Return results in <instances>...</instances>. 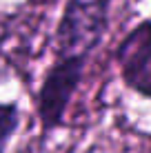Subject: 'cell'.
I'll return each instance as SVG.
<instances>
[{"mask_svg":"<svg viewBox=\"0 0 151 153\" xmlns=\"http://www.w3.org/2000/svg\"><path fill=\"white\" fill-rule=\"evenodd\" d=\"M111 0H67L56 27L58 58H89L109 29Z\"/></svg>","mask_w":151,"mask_h":153,"instance_id":"cell-1","label":"cell"},{"mask_svg":"<svg viewBox=\"0 0 151 153\" xmlns=\"http://www.w3.org/2000/svg\"><path fill=\"white\" fill-rule=\"evenodd\" d=\"M85 65V58H56L47 69L38 91V118L47 133L65 122V113L80 87Z\"/></svg>","mask_w":151,"mask_h":153,"instance_id":"cell-2","label":"cell"},{"mask_svg":"<svg viewBox=\"0 0 151 153\" xmlns=\"http://www.w3.org/2000/svg\"><path fill=\"white\" fill-rule=\"evenodd\" d=\"M122 82L138 96L151 100V20H142L116 49Z\"/></svg>","mask_w":151,"mask_h":153,"instance_id":"cell-3","label":"cell"},{"mask_svg":"<svg viewBox=\"0 0 151 153\" xmlns=\"http://www.w3.org/2000/svg\"><path fill=\"white\" fill-rule=\"evenodd\" d=\"M20 126V109L16 102H0V153H4L9 140Z\"/></svg>","mask_w":151,"mask_h":153,"instance_id":"cell-4","label":"cell"},{"mask_svg":"<svg viewBox=\"0 0 151 153\" xmlns=\"http://www.w3.org/2000/svg\"><path fill=\"white\" fill-rule=\"evenodd\" d=\"M27 2H31V4H40V2H45V0H27Z\"/></svg>","mask_w":151,"mask_h":153,"instance_id":"cell-5","label":"cell"}]
</instances>
